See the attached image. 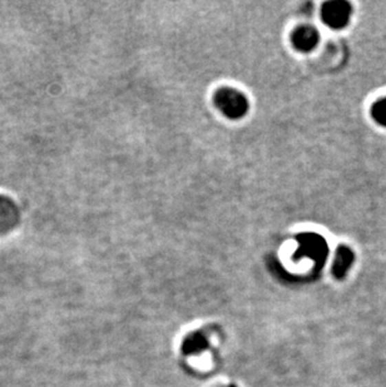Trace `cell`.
Wrapping results in <instances>:
<instances>
[{
	"mask_svg": "<svg viewBox=\"0 0 386 387\" xmlns=\"http://www.w3.org/2000/svg\"><path fill=\"white\" fill-rule=\"evenodd\" d=\"M213 102L215 106L231 120L242 118L248 111V100L245 94L230 87L218 89L213 97Z\"/></svg>",
	"mask_w": 386,
	"mask_h": 387,
	"instance_id": "obj_1",
	"label": "cell"
},
{
	"mask_svg": "<svg viewBox=\"0 0 386 387\" xmlns=\"http://www.w3.org/2000/svg\"><path fill=\"white\" fill-rule=\"evenodd\" d=\"M372 117L378 124L386 127V97L380 98L378 102L372 104Z\"/></svg>",
	"mask_w": 386,
	"mask_h": 387,
	"instance_id": "obj_6",
	"label": "cell"
},
{
	"mask_svg": "<svg viewBox=\"0 0 386 387\" xmlns=\"http://www.w3.org/2000/svg\"><path fill=\"white\" fill-rule=\"evenodd\" d=\"M352 8L347 1L336 0V1H328L321 9V18L323 21L332 29H343L349 24Z\"/></svg>",
	"mask_w": 386,
	"mask_h": 387,
	"instance_id": "obj_2",
	"label": "cell"
},
{
	"mask_svg": "<svg viewBox=\"0 0 386 387\" xmlns=\"http://www.w3.org/2000/svg\"><path fill=\"white\" fill-rule=\"evenodd\" d=\"M319 43V33L315 28L305 25L296 29L292 34V44L300 52H310L314 49Z\"/></svg>",
	"mask_w": 386,
	"mask_h": 387,
	"instance_id": "obj_4",
	"label": "cell"
},
{
	"mask_svg": "<svg viewBox=\"0 0 386 387\" xmlns=\"http://www.w3.org/2000/svg\"><path fill=\"white\" fill-rule=\"evenodd\" d=\"M354 260H355V254L351 248L346 246L337 247L335 260L332 265V275L335 276L337 280L344 278L349 268L352 266Z\"/></svg>",
	"mask_w": 386,
	"mask_h": 387,
	"instance_id": "obj_5",
	"label": "cell"
},
{
	"mask_svg": "<svg viewBox=\"0 0 386 387\" xmlns=\"http://www.w3.org/2000/svg\"><path fill=\"white\" fill-rule=\"evenodd\" d=\"M21 223V210L13 198L0 195V237L17 230Z\"/></svg>",
	"mask_w": 386,
	"mask_h": 387,
	"instance_id": "obj_3",
	"label": "cell"
}]
</instances>
